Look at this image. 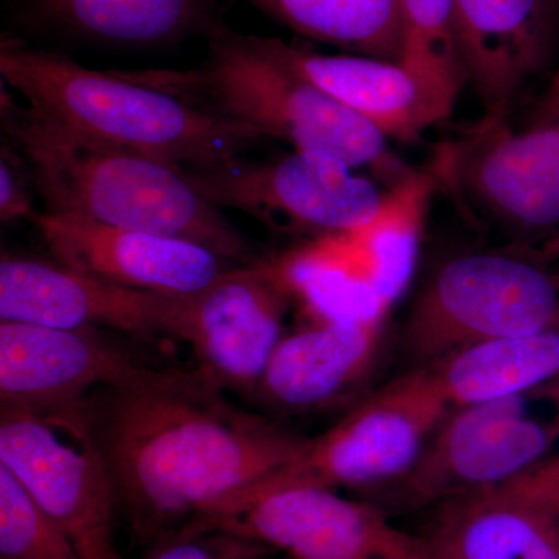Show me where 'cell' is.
I'll use <instances>...</instances> for the list:
<instances>
[{
    "label": "cell",
    "mask_w": 559,
    "mask_h": 559,
    "mask_svg": "<svg viewBox=\"0 0 559 559\" xmlns=\"http://www.w3.org/2000/svg\"><path fill=\"white\" fill-rule=\"evenodd\" d=\"M197 369L153 370L92 393L87 432L120 516L150 547L299 457L308 437L241 409Z\"/></svg>",
    "instance_id": "6da1fadb"
},
{
    "label": "cell",
    "mask_w": 559,
    "mask_h": 559,
    "mask_svg": "<svg viewBox=\"0 0 559 559\" xmlns=\"http://www.w3.org/2000/svg\"><path fill=\"white\" fill-rule=\"evenodd\" d=\"M0 116L47 212L197 242L238 264L257 260L248 238L179 168L75 134L3 91Z\"/></svg>",
    "instance_id": "7a4b0ae2"
},
{
    "label": "cell",
    "mask_w": 559,
    "mask_h": 559,
    "mask_svg": "<svg viewBox=\"0 0 559 559\" xmlns=\"http://www.w3.org/2000/svg\"><path fill=\"white\" fill-rule=\"evenodd\" d=\"M0 73L25 105L83 138L183 168L245 156L255 128L160 86L145 72H103L2 36Z\"/></svg>",
    "instance_id": "3957f363"
},
{
    "label": "cell",
    "mask_w": 559,
    "mask_h": 559,
    "mask_svg": "<svg viewBox=\"0 0 559 559\" xmlns=\"http://www.w3.org/2000/svg\"><path fill=\"white\" fill-rule=\"evenodd\" d=\"M200 69L148 70L151 79L255 128L264 138L288 142L294 150L322 151L353 168H367L389 190L414 175L389 151L373 124L278 60L263 36L224 27L210 36Z\"/></svg>",
    "instance_id": "277c9868"
},
{
    "label": "cell",
    "mask_w": 559,
    "mask_h": 559,
    "mask_svg": "<svg viewBox=\"0 0 559 559\" xmlns=\"http://www.w3.org/2000/svg\"><path fill=\"white\" fill-rule=\"evenodd\" d=\"M454 409L432 366L396 378L359 401L299 457L210 510L223 516L294 488H369L401 479L417 462L440 423Z\"/></svg>",
    "instance_id": "5b68a950"
},
{
    "label": "cell",
    "mask_w": 559,
    "mask_h": 559,
    "mask_svg": "<svg viewBox=\"0 0 559 559\" xmlns=\"http://www.w3.org/2000/svg\"><path fill=\"white\" fill-rule=\"evenodd\" d=\"M559 320V280L532 250L471 252L441 264L415 300L404 345L419 366Z\"/></svg>",
    "instance_id": "8992f818"
},
{
    "label": "cell",
    "mask_w": 559,
    "mask_h": 559,
    "mask_svg": "<svg viewBox=\"0 0 559 559\" xmlns=\"http://www.w3.org/2000/svg\"><path fill=\"white\" fill-rule=\"evenodd\" d=\"M437 180L514 248L538 250L559 235V120L510 127L484 114L437 151Z\"/></svg>",
    "instance_id": "52a82bcc"
},
{
    "label": "cell",
    "mask_w": 559,
    "mask_h": 559,
    "mask_svg": "<svg viewBox=\"0 0 559 559\" xmlns=\"http://www.w3.org/2000/svg\"><path fill=\"white\" fill-rule=\"evenodd\" d=\"M559 441V380L454 407L417 462L389 487L409 507L502 487L551 457Z\"/></svg>",
    "instance_id": "ba28073f"
},
{
    "label": "cell",
    "mask_w": 559,
    "mask_h": 559,
    "mask_svg": "<svg viewBox=\"0 0 559 559\" xmlns=\"http://www.w3.org/2000/svg\"><path fill=\"white\" fill-rule=\"evenodd\" d=\"M180 171L216 207L316 241L369 226L389 200V191L322 151L294 150L266 160L238 156Z\"/></svg>",
    "instance_id": "9c48e42d"
},
{
    "label": "cell",
    "mask_w": 559,
    "mask_h": 559,
    "mask_svg": "<svg viewBox=\"0 0 559 559\" xmlns=\"http://www.w3.org/2000/svg\"><path fill=\"white\" fill-rule=\"evenodd\" d=\"M153 370L103 330L0 322V409L36 415L76 439L87 433L92 393Z\"/></svg>",
    "instance_id": "30bf717a"
},
{
    "label": "cell",
    "mask_w": 559,
    "mask_h": 559,
    "mask_svg": "<svg viewBox=\"0 0 559 559\" xmlns=\"http://www.w3.org/2000/svg\"><path fill=\"white\" fill-rule=\"evenodd\" d=\"M294 297L283 259L238 264L182 297L179 341L190 345L194 369L224 392L253 399Z\"/></svg>",
    "instance_id": "8fae6325"
},
{
    "label": "cell",
    "mask_w": 559,
    "mask_h": 559,
    "mask_svg": "<svg viewBox=\"0 0 559 559\" xmlns=\"http://www.w3.org/2000/svg\"><path fill=\"white\" fill-rule=\"evenodd\" d=\"M0 411V465L60 525L81 559H121L116 538L119 499L90 436H72L69 443L47 419Z\"/></svg>",
    "instance_id": "7c38bea8"
},
{
    "label": "cell",
    "mask_w": 559,
    "mask_h": 559,
    "mask_svg": "<svg viewBox=\"0 0 559 559\" xmlns=\"http://www.w3.org/2000/svg\"><path fill=\"white\" fill-rule=\"evenodd\" d=\"M210 525L290 559H437L423 536L396 528L380 507L333 489H285Z\"/></svg>",
    "instance_id": "4fadbf2b"
},
{
    "label": "cell",
    "mask_w": 559,
    "mask_h": 559,
    "mask_svg": "<svg viewBox=\"0 0 559 559\" xmlns=\"http://www.w3.org/2000/svg\"><path fill=\"white\" fill-rule=\"evenodd\" d=\"M180 311L182 297L123 288L55 259L3 255L0 261V322L179 341Z\"/></svg>",
    "instance_id": "5bb4252c"
},
{
    "label": "cell",
    "mask_w": 559,
    "mask_h": 559,
    "mask_svg": "<svg viewBox=\"0 0 559 559\" xmlns=\"http://www.w3.org/2000/svg\"><path fill=\"white\" fill-rule=\"evenodd\" d=\"M33 223L55 260L123 288L186 297L238 266L197 242L103 226L69 213H38Z\"/></svg>",
    "instance_id": "9a60e30c"
},
{
    "label": "cell",
    "mask_w": 559,
    "mask_h": 559,
    "mask_svg": "<svg viewBox=\"0 0 559 559\" xmlns=\"http://www.w3.org/2000/svg\"><path fill=\"white\" fill-rule=\"evenodd\" d=\"M389 305L316 322L285 334L252 400L277 414H307L344 400L369 374Z\"/></svg>",
    "instance_id": "2e32d148"
},
{
    "label": "cell",
    "mask_w": 559,
    "mask_h": 559,
    "mask_svg": "<svg viewBox=\"0 0 559 559\" xmlns=\"http://www.w3.org/2000/svg\"><path fill=\"white\" fill-rule=\"evenodd\" d=\"M454 16L466 79L485 114L509 116L522 87L550 60L557 0H454Z\"/></svg>",
    "instance_id": "e0dca14e"
},
{
    "label": "cell",
    "mask_w": 559,
    "mask_h": 559,
    "mask_svg": "<svg viewBox=\"0 0 559 559\" xmlns=\"http://www.w3.org/2000/svg\"><path fill=\"white\" fill-rule=\"evenodd\" d=\"M267 49L301 76L373 124L385 139L417 142L447 120L455 102L400 61L362 55H325L278 38Z\"/></svg>",
    "instance_id": "ac0fdd59"
},
{
    "label": "cell",
    "mask_w": 559,
    "mask_h": 559,
    "mask_svg": "<svg viewBox=\"0 0 559 559\" xmlns=\"http://www.w3.org/2000/svg\"><path fill=\"white\" fill-rule=\"evenodd\" d=\"M28 27L130 47H171L226 27L221 0H22Z\"/></svg>",
    "instance_id": "d6986e66"
},
{
    "label": "cell",
    "mask_w": 559,
    "mask_h": 559,
    "mask_svg": "<svg viewBox=\"0 0 559 559\" xmlns=\"http://www.w3.org/2000/svg\"><path fill=\"white\" fill-rule=\"evenodd\" d=\"M423 538L437 559H559V513L485 489L439 503Z\"/></svg>",
    "instance_id": "ffe728a7"
},
{
    "label": "cell",
    "mask_w": 559,
    "mask_h": 559,
    "mask_svg": "<svg viewBox=\"0 0 559 559\" xmlns=\"http://www.w3.org/2000/svg\"><path fill=\"white\" fill-rule=\"evenodd\" d=\"M452 407L559 380V320L524 336L487 342L429 364Z\"/></svg>",
    "instance_id": "44dd1931"
},
{
    "label": "cell",
    "mask_w": 559,
    "mask_h": 559,
    "mask_svg": "<svg viewBox=\"0 0 559 559\" xmlns=\"http://www.w3.org/2000/svg\"><path fill=\"white\" fill-rule=\"evenodd\" d=\"M304 38L353 55L401 61L406 40L401 0H245Z\"/></svg>",
    "instance_id": "7402d4cb"
},
{
    "label": "cell",
    "mask_w": 559,
    "mask_h": 559,
    "mask_svg": "<svg viewBox=\"0 0 559 559\" xmlns=\"http://www.w3.org/2000/svg\"><path fill=\"white\" fill-rule=\"evenodd\" d=\"M406 40L400 62L457 100L466 79L455 35L454 0H401Z\"/></svg>",
    "instance_id": "603a6c76"
},
{
    "label": "cell",
    "mask_w": 559,
    "mask_h": 559,
    "mask_svg": "<svg viewBox=\"0 0 559 559\" xmlns=\"http://www.w3.org/2000/svg\"><path fill=\"white\" fill-rule=\"evenodd\" d=\"M0 559H81L79 550L5 466L0 465Z\"/></svg>",
    "instance_id": "cb8c5ba5"
},
{
    "label": "cell",
    "mask_w": 559,
    "mask_h": 559,
    "mask_svg": "<svg viewBox=\"0 0 559 559\" xmlns=\"http://www.w3.org/2000/svg\"><path fill=\"white\" fill-rule=\"evenodd\" d=\"M275 550L224 530H180L151 544L143 559H272Z\"/></svg>",
    "instance_id": "d4e9b609"
},
{
    "label": "cell",
    "mask_w": 559,
    "mask_h": 559,
    "mask_svg": "<svg viewBox=\"0 0 559 559\" xmlns=\"http://www.w3.org/2000/svg\"><path fill=\"white\" fill-rule=\"evenodd\" d=\"M33 182L31 170L24 157L17 153L9 142L2 145L0 157V219L9 224L11 221L31 218L35 219L32 204L31 186Z\"/></svg>",
    "instance_id": "484cf974"
},
{
    "label": "cell",
    "mask_w": 559,
    "mask_h": 559,
    "mask_svg": "<svg viewBox=\"0 0 559 559\" xmlns=\"http://www.w3.org/2000/svg\"><path fill=\"white\" fill-rule=\"evenodd\" d=\"M502 487L528 502L559 513V454L544 460Z\"/></svg>",
    "instance_id": "4316f807"
},
{
    "label": "cell",
    "mask_w": 559,
    "mask_h": 559,
    "mask_svg": "<svg viewBox=\"0 0 559 559\" xmlns=\"http://www.w3.org/2000/svg\"><path fill=\"white\" fill-rule=\"evenodd\" d=\"M559 120V68L530 114L527 127Z\"/></svg>",
    "instance_id": "83f0119b"
},
{
    "label": "cell",
    "mask_w": 559,
    "mask_h": 559,
    "mask_svg": "<svg viewBox=\"0 0 559 559\" xmlns=\"http://www.w3.org/2000/svg\"><path fill=\"white\" fill-rule=\"evenodd\" d=\"M535 253L547 266H557L559 264V235L550 242H547L546 246H543V248L535 250Z\"/></svg>",
    "instance_id": "f1b7e54d"
},
{
    "label": "cell",
    "mask_w": 559,
    "mask_h": 559,
    "mask_svg": "<svg viewBox=\"0 0 559 559\" xmlns=\"http://www.w3.org/2000/svg\"><path fill=\"white\" fill-rule=\"evenodd\" d=\"M554 270H555V272H557L558 280H559V264H558V266H554Z\"/></svg>",
    "instance_id": "f546056e"
}]
</instances>
